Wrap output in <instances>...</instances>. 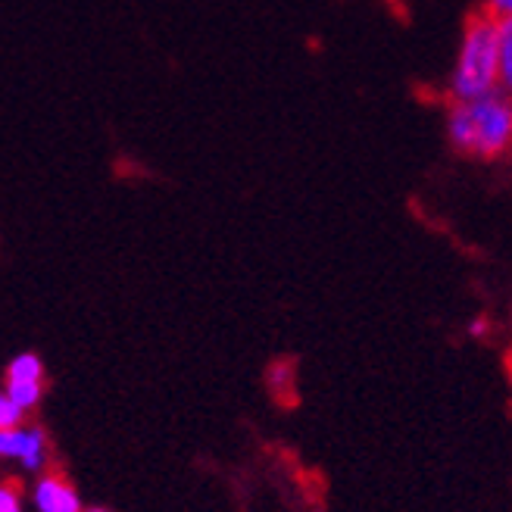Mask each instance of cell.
Here are the masks:
<instances>
[{
  "mask_svg": "<svg viewBox=\"0 0 512 512\" xmlns=\"http://www.w3.org/2000/svg\"><path fill=\"white\" fill-rule=\"evenodd\" d=\"M494 91H500V19L475 7L463 22L450 94L453 100H478Z\"/></svg>",
  "mask_w": 512,
  "mask_h": 512,
  "instance_id": "cell-2",
  "label": "cell"
},
{
  "mask_svg": "<svg viewBox=\"0 0 512 512\" xmlns=\"http://www.w3.org/2000/svg\"><path fill=\"white\" fill-rule=\"evenodd\" d=\"M484 331H488V322H484V319H478V322L472 325V335H484Z\"/></svg>",
  "mask_w": 512,
  "mask_h": 512,
  "instance_id": "cell-13",
  "label": "cell"
},
{
  "mask_svg": "<svg viewBox=\"0 0 512 512\" xmlns=\"http://www.w3.org/2000/svg\"><path fill=\"white\" fill-rule=\"evenodd\" d=\"M447 138L459 157L503 160L512 153V94L494 91L478 100H453L447 113Z\"/></svg>",
  "mask_w": 512,
  "mask_h": 512,
  "instance_id": "cell-1",
  "label": "cell"
},
{
  "mask_svg": "<svg viewBox=\"0 0 512 512\" xmlns=\"http://www.w3.org/2000/svg\"><path fill=\"white\" fill-rule=\"evenodd\" d=\"M35 506L38 512H85L79 491H75V484L63 472H47L38 478Z\"/></svg>",
  "mask_w": 512,
  "mask_h": 512,
  "instance_id": "cell-3",
  "label": "cell"
},
{
  "mask_svg": "<svg viewBox=\"0 0 512 512\" xmlns=\"http://www.w3.org/2000/svg\"><path fill=\"white\" fill-rule=\"evenodd\" d=\"M269 384L278 400H285V394H288V400L294 403V366L291 363H275L269 372Z\"/></svg>",
  "mask_w": 512,
  "mask_h": 512,
  "instance_id": "cell-8",
  "label": "cell"
},
{
  "mask_svg": "<svg viewBox=\"0 0 512 512\" xmlns=\"http://www.w3.org/2000/svg\"><path fill=\"white\" fill-rule=\"evenodd\" d=\"M484 10H488L494 19H509L512 16V0H484V4H481Z\"/></svg>",
  "mask_w": 512,
  "mask_h": 512,
  "instance_id": "cell-12",
  "label": "cell"
},
{
  "mask_svg": "<svg viewBox=\"0 0 512 512\" xmlns=\"http://www.w3.org/2000/svg\"><path fill=\"white\" fill-rule=\"evenodd\" d=\"M25 438H29V428H10L0 431V456L7 459H19L25 450Z\"/></svg>",
  "mask_w": 512,
  "mask_h": 512,
  "instance_id": "cell-9",
  "label": "cell"
},
{
  "mask_svg": "<svg viewBox=\"0 0 512 512\" xmlns=\"http://www.w3.org/2000/svg\"><path fill=\"white\" fill-rule=\"evenodd\" d=\"M85 512H110V509H85Z\"/></svg>",
  "mask_w": 512,
  "mask_h": 512,
  "instance_id": "cell-14",
  "label": "cell"
},
{
  "mask_svg": "<svg viewBox=\"0 0 512 512\" xmlns=\"http://www.w3.org/2000/svg\"><path fill=\"white\" fill-rule=\"evenodd\" d=\"M0 512H22L19 481H4V488H0Z\"/></svg>",
  "mask_w": 512,
  "mask_h": 512,
  "instance_id": "cell-11",
  "label": "cell"
},
{
  "mask_svg": "<svg viewBox=\"0 0 512 512\" xmlns=\"http://www.w3.org/2000/svg\"><path fill=\"white\" fill-rule=\"evenodd\" d=\"M500 88L512 94V16L500 22Z\"/></svg>",
  "mask_w": 512,
  "mask_h": 512,
  "instance_id": "cell-6",
  "label": "cell"
},
{
  "mask_svg": "<svg viewBox=\"0 0 512 512\" xmlns=\"http://www.w3.org/2000/svg\"><path fill=\"white\" fill-rule=\"evenodd\" d=\"M10 400H16L22 409H35L41 394H44V381H7V391Z\"/></svg>",
  "mask_w": 512,
  "mask_h": 512,
  "instance_id": "cell-7",
  "label": "cell"
},
{
  "mask_svg": "<svg viewBox=\"0 0 512 512\" xmlns=\"http://www.w3.org/2000/svg\"><path fill=\"white\" fill-rule=\"evenodd\" d=\"M29 409H22L16 400H10L7 394L0 397V431H10V428H22V419Z\"/></svg>",
  "mask_w": 512,
  "mask_h": 512,
  "instance_id": "cell-10",
  "label": "cell"
},
{
  "mask_svg": "<svg viewBox=\"0 0 512 512\" xmlns=\"http://www.w3.org/2000/svg\"><path fill=\"white\" fill-rule=\"evenodd\" d=\"M19 463L25 469H32V472L44 469V463H47V434H44L41 425L29 428V438H25V450L19 456Z\"/></svg>",
  "mask_w": 512,
  "mask_h": 512,
  "instance_id": "cell-4",
  "label": "cell"
},
{
  "mask_svg": "<svg viewBox=\"0 0 512 512\" xmlns=\"http://www.w3.org/2000/svg\"><path fill=\"white\" fill-rule=\"evenodd\" d=\"M7 381H44V366L35 353H19L7 366Z\"/></svg>",
  "mask_w": 512,
  "mask_h": 512,
  "instance_id": "cell-5",
  "label": "cell"
}]
</instances>
